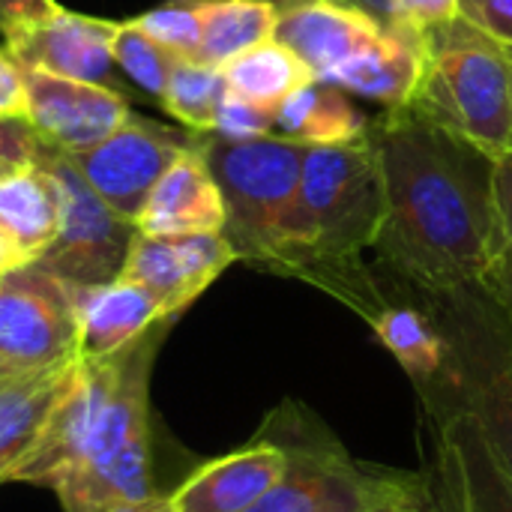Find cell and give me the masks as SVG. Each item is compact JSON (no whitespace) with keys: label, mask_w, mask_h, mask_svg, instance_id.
Returning <instances> with one entry per match:
<instances>
[{"label":"cell","mask_w":512,"mask_h":512,"mask_svg":"<svg viewBox=\"0 0 512 512\" xmlns=\"http://www.w3.org/2000/svg\"><path fill=\"white\" fill-rule=\"evenodd\" d=\"M384 174L378 261L432 297L483 291L492 261V165L486 153L411 108L369 123Z\"/></svg>","instance_id":"obj_1"},{"label":"cell","mask_w":512,"mask_h":512,"mask_svg":"<svg viewBox=\"0 0 512 512\" xmlns=\"http://www.w3.org/2000/svg\"><path fill=\"white\" fill-rule=\"evenodd\" d=\"M384 222V174L372 135L345 147H306L297 201L270 273L303 279L366 321L387 303L363 252Z\"/></svg>","instance_id":"obj_2"},{"label":"cell","mask_w":512,"mask_h":512,"mask_svg":"<svg viewBox=\"0 0 512 512\" xmlns=\"http://www.w3.org/2000/svg\"><path fill=\"white\" fill-rule=\"evenodd\" d=\"M288 453L279 483L246 512H414L432 507L423 474L357 462L318 417L285 402L264 435Z\"/></svg>","instance_id":"obj_3"},{"label":"cell","mask_w":512,"mask_h":512,"mask_svg":"<svg viewBox=\"0 0 512 512\" xmlns=\"http://www.w3.org/2000/svg\"><path fill=\"white\" fill-rule=\"evenodd\" d=\"M489 159L512 147L510 51L462 18L426 30L423 75L405 105Z\"/></svg>","instance_id":"obj_4"},{"label":"cell","mask_w":512,"mask_h":512,"mask_svg":"<svg viewBox=\"0 0 512 512\" xmlns=\"http://www.w3.org/2000/svg\"><path fill=\"white\" fill-rule=\"evenodd\" d=\"M198 147L222 189V234L237 252V261L270 270L297 201L306 144L285 135L225 141L201 132Z\"/></svg>","instance_id":"obj_5"},{"label":"cell","mask_w":512,"mask_h":512,"mask_svg":"<svg viewBox=\"0 0 512 512\" xmlns=\"http://www.w3.org/2000/svg\"><path fill=\"white\" fill-rule=\"evenodd\" d=\"M78 357L75 285L39 264L0 273V381Z\"/></svg>","instance_id":"obj_6"},{"label":"cell","mask_w":512,"mask_h":512,"mask_svg":"<svg viewBox=\"0 0 512 512\" xmlns=\"http://www.w3.org/2000/svg\"><path fill=\"white\" fill-rule=\"evenodd\" d=\"M36 165L48 168L57 180L60 228L54 243L33 264L78 288L114 282L126 264L132 237L138 234L135 222L117 216L63 153L45 147Z\"/></svg>","instance_id":"obj_7"},{"label":"cell","mask_w":512,"mask_h":512,"mask_svg":"<svg viewBox=\"0 0 512 512\" xmlns=\"http://www.w3.org/2000/svg\"><path fill=\"white\" fill-rule=\"evenodd\" d=\"M198 141L201 132L171 129L153 120L129 117L114 135H108L96 147L63 156L117 216L135 222L165 171L183 153L195 150Z\"/></svg>","instance_id":"obj_8"},{"label":"cell","mask_w":512,"mask_h":512,"mask_svg":"<svg viewBox=\"0 0 512 512\" xmlns=\"http://www.w3.org/2000/svg\"><path fill=\"white\" fill-rule=\"evenodd\" d=\"M123 369V354H111L102 360H78L75 378L63 399L54 405L51 417L33 450L6 474L3 483H33V486H54L66 474H72L99 429V420L117 390Z\"/></svg>","instance_id":"obj_9"},{"label":"cell","mask_w":512,"mask_h":512,"mask_svg":"<svg viewBox=\"0 0 512 512\" xmlns=\"http://www.w3.org/2000/svg\"><path fill=\"white\" fill-rule=\"evenodd\" d=\"M237 252L231 249L222 231L204 234H135L126 264L117 279L147 288L165 309L168 318H177L192 306L231 264Z\"/></svg>","instance_id":"obj_10"},{"label":"cell","mask_w":512,"mask_h":512,"mask_svg":"<svg viewBox=\"0 0 512 512\" xmlns=\"http://www.w3.org/2000/svg\"><path fill=\"white\" fill-rule=\"evenodd\" d=\"M117 21L69 12L57 6L48 18L3 30L9 57L30 72H48L87 84H111V42Z\"/></svg>","instance_id":"obj_11"},{"label":"cell","mask_w":512,"mask_h":512,"mask_svg":"<svg viewBox=\"0 0 512 512\" xmlns=\"http://www.w3.org/2000/svg\"><path fill=\"white\" fill-rule=\"evenodd\" d=\"M444 330L456 354L450 411L462 408L477 420L489 450L512 477V339L498 342L483 327L465 321Z\"/></svg>","instance_id":"obj_12"},{"label":"cell","mask_w":512,"mask_h":512,"mask_svg":"<svg viewBox=\"0 0 512 512\" xmlns=\"http://www.w3.org/2000/svg\"><path fill=\"white\" fill-rule=\"evenodd\" d=\"M21 72L27 90V120L57 153L96 147L132 117L123 93L114 87L30 69Z\"/></svg>","instance_id":"obj_13"},{"label":"cell","mask_w":512,"mask_h":512,"mask_svg":"<svg viewBox=\"0 0 512 512\" xmlns=\"http://www.w3.org/2000/svg\"><path fill=\"white\" fill-rule=\"evenodd\" d=\"M387 24L348 0H297L279 6L276 36L315 75L330 81L339 66L381 39Z\"/></svg>","instance_id":"obj_14"},{"label":"cell","mask_w":512,"mask_h":512,"mask_svg":"<svg viewBox=\"0 0 512 512\" xmlns=\"http://www.w3.org/2000/svg\"><path fill=\"white\" fill-rule=\"evenodd\" d=\"M369 327L411 378L429 414H447L456 384V354L450 333L432 315L405 303H384L369 318Z\"/></svg>","instance_id":"obj_15"},{"label":"cell","mask_w":512,"mask_h":512,"mask_svg":"<svg viewBox=\"0 0 512 512\" xmlns=\"http://www.w3.org/2000/svg\"><path fill=\"white\" fill-rule=\"evenodd\" d=\"M438 420V468L450 512H512V477L468 411Z\"/></svg>","instance_id":"obj_16"},{"label":"cell","mask_w":512,"mask_h":512,"mask_svg":"<svg viewBox=\"0 0 512 512\" xmlns=\"http://www.w3.org/2000/svg\"><path fill=\"white\" fill-rule=\"evenodd\" d=\"M285 468L288 453L279 444L258 438L249 447L192 471L168 501L174 512H246L279 483Z\"/></svg>","instance_id":"obj_17"},{"label":"cell","mask_w":512,"mask_h":512,"mask_svg":"<svg viewBox=\"0 0 512 512\" xmlns=\"http://www.w3.org/2000/svg\"><path fill=\"white\" fill-rule=\"evenodd\" d=\"M135 228L141 234H156V237L204 234V231L225 228L222 189H219L201 147L183 153L165 171V177L150 192L141 216L135 219Z\"/></svg>","instance_id":"obj_18"},{"label":"cell","mask_w":512,"mask_h":512,"mask_svg":"<svg viewBox=\"0 0 512 512\" xmlns=\"http://www.w3.org/2000/svg\"><path fill=\"white\" fill-rule=\"evenodd\" d=\"M426 57V30L408 24H387L378 42L354 54L327 84L342 87L351 96L384 105L387 111L405 108L417 90Z\"/></svg>","instance_id":"obj_19"},{"label":"cell","mask_w":512,"mask_h":512,"mask_svg":"<svg viewBox=\"0 0 512 512\" xmlns=\"http://www.w3.org/2000/svg\"><path fill=\"white\" fill-rule=\"evenodd\" d=\"M78 306V357L102 360L135 339H141L159 321H174L165 315L162 303L141 285L114 279L96 288L75 285Z\"/></svg>","instance_id":"obj_20"},{"label":"cell","mask_w":512,"mask_h":512,"mask_svg":"<svg viewBox=\"0 0 512 512\" xmlns=\"http://www.w3.org/2000/svg\"><path fill=\"white\" fill-rule=\"evenodd\" d=\"M60 189L48 168L24 165L0 180V240L18 264H33L57 237Z\"/></svg>","instance_id":"obj_21"},{"label":"cell","mask_w":512,"mask_h":512,"mask_svg":"<svg viewBox=\"0 0 512 512\" xmlns=\"http://www.w3.org/2000/svg\"><path fill=\"white\" fill-rule=\"evenodd\" d=\"M78 360L0 381V483L39 441L45 420L75 378Z\"/></svg>","instance_id":"obj_22"},{"label":"cell","mask_w":512,"mask_h":512,"mask_svg":"<svg viewBox=\"0 0 512 512\" xmlns=\"http://www.w3.org/2000/svg\"><path fill=\"white\" fill-rule=\"evenodd\" d=\"M150 453H153L150 432H144L99 468L63 477L60 483H54L51 492L60 498L66 512H96L114 504L156 498Z\"/></svg>","instance_id":"obj_23"},{"label":"cell","mask_w":512,"mask_h":512,"mask_svg":"<svg viewBox=\"0 0 512 512\" xmlns=\"http://www.w3.org/2000/svg\"><path fill=\"white\" fill-rule=\"evenodd\" d=\"M369 117L351 96L327 81H312L276 105V129L306 147H345L369 135Z\"/></svg>","instance_id":"obj_24"},{"label":"cell","mask_w":512,"mask_h":512,"mask_svg":"<svg viewBox=\"0 0 512 512\" xmlns=\"http://www.w3.org/2000/svg\"><path fill=\"white\" fill-rule=\"evenodd\" d=\"M279 24L276 0H204L198 63L222 69L249 48L270 42Z\"/></svg>","instance_id":"obj_25"},{"label":"cell","mask_w":512,"mask_h":512,"mask_svg":"<svg viewBox=\"0 0 512 512\" xmlns=\"http://www.w3.org/2000/svg\"><path fill=\"white\" fill-rule=\"evenodd\" d=\"M228 90L258 105L276 108L285 96L315 81L309 66L279 39L261 42L222 66Z\"/></svg>","instance_id":"obj_26"},{"label":"cell","mask_w":512,"mask_h":512,"mask_svg":"<svg viewBox=\"0 0 512 512\" xmlns=\"http://www.w3.org/2000/svg\"><path fill=\"white\" fill-rule=\"evenodd\" d=\"M228 96V81L222 69L198 63V60H177L168 78L165 99L159 102L174 120H180L192 132H213L216 111Z\"/></svg>","instance_id":"obj_27"},{"label":"cell","mask_w":512,"mask_h":512,"mask_svg":"<svg viewBox=\"0 0 512 512\" xmlns=\"http://www.w3.org/2000/svg\"><path fill=\"white\" fill-rule=\"evenodd\" d=\"M483 294L512 312V147L492 165V261Z\"/></svg>","instance_id":"obj_28"},{"label":"cell","mask_w":512,"mask_h":512,"mask_svg":"<svg viewBox=\"0 0 512 512\" xmlns=\"http://www.w3.org/2000/svg\"><path fill=\"white\" fill-rule=\"evenodd\" d=\"M111 54H114V66H120L126 78H132L156 102L165 99L168 78L174 72V63L180 60L177 54H171L156 39H150L135 21H120L117 24Z\"/></svg>","instance_id":"obj_29"},{"label":"cell","mask_w":512,"mask_h":512,"mask_svg":"<svg viewBox=\"0 0 512 512\" xmlns=\"http://www.w3.org/2000/svg\"><path fill=\"white\" fill-rule=\"evenodd\" d=\"M201 6L204 0H171L135 18V24L162 48L183 60H198L201 51Z\"/></svg>","instance_id":"obj_30"},{"label":"cell","mask_w":512,"mask_h":512,"mask_svg":"<svg viewBox=\"0 0 512 512\" xmlns=\"http://www.w3.org/2000/svg\"><path fill=\"white\" fill-rule=\"evenodd\" d=\"M273 129H276V108L258 105L231 90L222 99L216 111V123H213V135L225 141H252V138L273 135Z\"/></svg>","instance_id":"obj_31"},{"label":"cell","mask_w":512,"mask_h":512,"mask_svg":"<svg viewBox=\"0 0 512 512\" xmlns=\"http://www.w3.org/2000/svg\"><path fill=\"white\" fill-rule=\"evenodd\" d=\"M459 18L498 45L512 48V0H459Z\"/></svg>","instance_id":"obj_32"},{"label":"cell","mask_w":512,"mask_h":512,"mask_svg":"<svg viewBox=\"0 0 512 512\" xmlns=\"http://www.w3.org/2000/svg\"><path fill=\"white\" fill-rule=\"evenodd\" d=\"M45 141L30 126L27 117H3L0 114V162L12 165H36L45 153Z\"/></svg>","instance_id":"obj_33"},{"label":"cell","mask_w":512,"mask_h":512,"mask_svg":"<svg viewBox=\"0 0 512 512\" xmlns=\"http://www.w3.org/2000/svg\"><path fill=\"white\" fill-rule=\"evenodd\" d=\"M456 18L459 0H393V21L417 30H435Z\"/></svg>","instance_id":"obj_34"},{"label":"cell","mask_w":512,"mask_h":512,"mask_svg":"<svg viewBox=\"0 0 512 512\" xmlns=\"http://www.w3.org/2000/svg\"><path fill=\"white\" fill-rule=\"evenodd\" d=\"M0 114L3 117H27L24 72L9 57V51H0Z\"/></svg>","instance_id":"obj_35"},{"label":"cell","mask_w":512,"mask_h":512,"mask_svg":"<svg viewBox=\"0 0 512 512\" xmlns=\"http://www.w3.org/2000/svg\"><path fill=\"white\" fill-rule=\"evenodd\" d=\"M57 6V0H0V30L48 18Z\"/></svg>","instance_id":"obj_36"},{"label":"cell","mask_w":512,"mask_h":512,"mask_svg":"<svg viewBox=\"0 0 512 512\" xmlns=\"http://www.w3.org/2000/svg\"><path fill=\"white\" fill-rule=\"evenodd\" d=\"M96 512H174L171 510V501L156 495V498H147V501H132V504H114V507H102Z\"/></svg>","instance_id":"obj_37"},{"label":"cell","mask_w":512,"mask_h":512,"mask_svg":"<svg viewBox=\"0 0 512 512\" xmlns=\"http://www.w3.org/2000/svg\"><path fill=\"white\" fill-rule=\"evenodd\" d=\"M348 3L360 6L363 12H369L381 24H393V0H348Z\"/></svg>","instance_id":"obj_38"},{"label":"cell","mask_w":512,"mask_h":512,"mask_svg":"<svg viewBox=\"0 0 512 512\" xmlns=\"http://www.w3.org/2000/svg\"><path fill=\"white\" fill-rule=\"evenodd\" d=\"M12 267H21L18 261H15V255L3 246V240H0V273H6V270H12Z\"/></svg>","instance_id":"obj_39"},{"label":"cell","mask_w":512,"mask_h":512,"mask_svg":"<svg viewBox=\"0 0 512 512\" xmlns=\"http://www.w3.org/2000/svg\"><path fill=\"white\" fill-rule=\"evenodd\" d=\"M18 168H24V165H12V162H0V180H6L9 174H15Z\"/></svg>","instance_id":"obj_40"},{"label":"cell","mask_w":512,"mask_h":512,"mask_svg":"<svg viewBox=\"0 0 512 512\" xmlns=\"http://www.w3.org/2000/svg\"><path fill=\"white\" fill-rule=\"evenodd\" d=\"M279 6H285V3H297V0H276Z\"/></svg>","instance_id":"obj_41"},{"label":"cell","mask_w":512,"mask_h":512,"mask_svg":"<svg viewBox=\"0 0 512 512\" xmlns=\"http://www.w3.org/2000/svg\"><path fill=\"white\" fill-rule=\"evenodd\" d=\"M420 512H438V510H432V507H429V510H420Z\"/></svg>","instance_id":"obj_42"},{"label":"cell","mask_w":512,"mask_h":512,"mask_svg":"<svg viewBox=\"0 0 512 512\" xmlns=\"http://www.w3.org/2000/svg\"><path fill=\"white\" fill-rule=\"evenodd\" d=\"M507 51H510V63H512V48H507Z\"/></svg>","instance_id":"obj_43"},{"label":"cell","mask_w":512,"mask_h":512,"mask_svg":"<svg viewBox=\"0 0 512 512\" xmlns=\"http://www.w3.org/2000/svg\"><path fill=\"white\" fill-rule=\"evenodd\" d=\"M510 324H512V312H510Z\"/></svg>","instance_id":"obj_44"},{"label":"cell","mask_w":512,"mask_h":512,"mask_svg":"<svg viewBox=\"0 0 512 512\" xmlns=\"http://www.w3.org/2000/svg\"><path fill=\"white\" fill-rule=\"evenodd\" d=\"M414 512H420V510H414Z\"/></svg>","instance_id":"obj_45"}]
</instances>
